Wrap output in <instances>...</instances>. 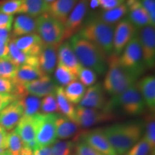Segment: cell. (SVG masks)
Here are the masks:
<instances>
[{"label":"cell","mask_w":155,"mask_h":155,"mask_svg":"<svg viewBox=\"0 0 155 155\" xmlns=\"http://www.w3.org/2000/svg\"><path fill=\"white\" fill-rule=\"evenodd\" d=\"M121 1H122V2H124H124H126V1H127V0H121Z\"/></svg>","instance_id":"obj_57"},{"label":"cell","mask_w":155,"mask_h":155,"mask_svg":"<svg viewBox=\"0 0 155 155\" xmlns=\"http://www.w3.org/2000/svg\"><path fill=\"white\" fill-rule=\"evenodd\" d=\"M119 63L125 70L139 77L146 70L138 32L127 45L119 56Z\"/></svg>","instance_id":"obj_6"},{"label":"cell","mask_w":155,"mask_h":155,"mask_svg":"<svg viewBox=\"0 0 155 155\" xmlns=\"http://www.w3.org/2000/svg\"><path fill=\"white\" fill-rule=\"evenodd\" d=\"M57 64H61L78 75L82 67L68 41L61 43L58 48Z\"/></svg>","instance_id":"obj_19"},{"label":"cell","mask_w":155,"mask_h":155,"mask_svg":"<svg viewBox=\"0 0 155 155\" xmlns=\"http://www.w3.org/2000/svg\"><path fill=\"white\" fill-rule=\"evenodd\" d=\"M74 152L75 155H104L89 146L83 140L75 143Z\"/></svg>","instance_id":"obj_42"},{"label":"cell","mask_w":155,"mask_h":155,"mask_svg":"<svg viewBox=\"0 0 155 155\" xmlns=\"http://www.w3.org/2000/svg\"><path fill=\"white\" fill-rule=\"evenodd\" d=\"M46 75L39 67L23 65L18 67L16 75L12 81L17 87L23 86L25 83L40 78Z\"/></svg>","instance_id":"obj_25"},{"label":"cell","mask_w":155,"mask_h":155,"mask_svg":"<svg viewBox=\"0 0 155 155\" xmlns=\"http://www.w3.org/2000/svg\"><path fill=\"white\" fill-rule=\"evenodd\" d=\"M57 114H39L38 124L35 137V149L39 147L51 146L57 141L55 127Z\"/></svg>","instance_id":"obj_8"},{"label":"cell","mask_w":155,"mask_h":155,"mask_svg":"<svg viewBox=\"0 0 155 155\" xmlns=\"http://www.w3.org/2000/svg\"><path fill=\"white\" fill-rule=\"evenodd\" d=\"M12 40L19 50L30 56H38L44 45L42 39L37 33L13 38Z\"/></svg>","instance_id":"obj_20"},{"label":"cell","mask_w":155,"mask_h":155,"mask_svg":"<svg viewBox=\"0 0 155 155\" xmlns=\"http://www.w3.org/2000/svg\"><path fill=\"white\" fill-rule=\"evenodd\" d=\"M152 150L154 149L151 148L148 142L144 138H142L124 155H149Z\"/></svg>","instance_id":"obj_41"},{"label":"cell","mask_w":155,"mask_h":155,"mask_svg":"<svg viewBox=\"0 0 155 155\" xmlns=\"http://www.w3.org/2000/svg\"><path fill=\"white\" fill-rule=\"evenodd\" d=\"M89 5H90L91 8L95 9L99 7V0H90Z\"/></svg>","instance_id":"obj_52"},{"label":"cell","mask_w":155,"mask_h":155,"mask_svg":"<svg viewBox=\"0 0 155 155\" xmlns=\"http://www.w3.org/2000/svg\"><path fill=\"white\" fill-rule=\"evenodd\" d=\"M86 88L79 81L69 83L64 88V93L67 99L72 104H79L84 96Z\"/></svg>","instance_id":"obj_31"},{"label":"cell","mask_w":155,"mask_h":155,"mask_svg":"<svg viewBox=\"0 0 155 155\" xmlns=\"http://www.w3.org/2000/svg\"><path fill=\"white\" fill-rule=\"evenodd\" d=\"M36 32L45 44L60 45L63 42L64 25L47 13L36 18Z\"/></svg>","instance_id":"obj_7"},{"label":"cell","mask_w":155,"mask_h":155,"mask_svg":"<svg viewBox=\"0 0 155 155\" xmlns=\"http://www.w3.org/2000/svg\"><path fill=\"white\" fill-rule=\"evenodd\" d=\"M101 129L116 154L124 155L141 139L144 131V123L141 121L122 122Z\"/></svg>","instance_id":"obj_1"},{"label":"cell","mask_w":155,"mask_h":155,"mask_svg":"<svg viewBox=\"0 0 155 155\" xmlns=\"http://www.w3.org/2000/svg\"><path fill=\"white\" fill-rule=\"evenodd\" d=\"M114 25L106 24L94 16L83 23L77 34L96 45L108 58L114 54Z\"/></svg>","instance_id":"obj_3"},{"label":"cell","mask_w":155,"mask_h":155,"mask_svg":"<svg viewBox=\"0 0 155 155\" xmlns=\"http://www.w3.org/2000/svg\"><path fill=\"white\" fill-rule=\"evenodd\" d=\"M128 12V7L125 3L118 6L115 8L106 10L96 15V17L106 24L114 25L116 22H119L125 15Z\"/></svg>","instance_id":"obj_30"},{"label":"cell","mask_w":155,"mask_h":155,"mask_svg":"<svg viewBox=\"0 0 155 155\" xmlns=\"http://www.w3.org/2000/svg\"><path fill=\"white\" fill-rule=\"evenodd\" d=\"M81 139L104 155H118L101 129H95L83 134Z\"/></svg>","instance_id":"obj_14"},{"label":"cell","mask_w":155,"mask_h":155,"mask_svg":"<svg viewBox=\"0 0 155 155\" xmlns=\"http://www.w3.org/2000/svg\"><path fill=\"white\" fill-rule=\"evenodd\" d=\"M127 13L129 14L128 19L137 29H140L148 25H152L148 13L144 9L139 0H135L128 6Z\"/></svg>","instance_id":"obj_24"},{"label":"cell","mask_w":155,"mask_h":155,"mask_svg":"<svg viewBox=\"0 0 155 155\" xmlns=\"http://www.w3.org/2000/svg\"><path fill=\"white\" fill-rule=\"evenodd\" d=\"M9 55V42L0 41V60L7 59Z\"/></svg>","instance_id":"obj_49"},{"label":"cell","mask_w":155,"mask_h":155,"mask_svg":"<svg viewBox=\"0 0 155 155\" xmlns=\"http://www.w3.org/2000/svg\"><path fill=\"white\" fill-rule=\"evenodd\" d=\"M12 29L0 28V41L9 42L12 39Z\"/></svg>","instance_id":"obj_48"},{"label":"cell","mask_w":155,"mask_h":155,"mask_svg":"<svg viewBox=\"0 0 155 155\" xmlns=\"http://www.w3.org/2000/svg\"><path fill=\"white\" fill-rule=\"evenodd\" d=\"M7 150V132L0 134V153Z\"/></svg>","instance_id":"obj_51"},{"label":"cell","mask_w":155,"mask_h":155,"mask_svg":"<svg viewBox=\"0 0 155 155\" xmlns=\"http://www.w3.org/2000/svg\"><path fill=\"white\" fill-rule=\"evenodd\" d=\"M40 113L43 114H58L60 113L55 93L45 96L40 101Z\"/></svg>","instance_id":"obj_35"},{"label":"cell","mask_w":155,"mask_h":155,"mask_svg":"<svg viewBox=\"0 0 155 155\" xmlns=\"http://www.w3.org/2000/svg\"><path fill=\"white\" fill-rule=\"evenodd\" d=\"M149 155H155V149H154V150H152L151 152H150V154H149Z\"/></svg>","instance_id":"obj_54"},{"label":"cell","mask_w":155,"mask_h":155,"mask_svg":"<svg viewBox=\"0 0 155 155\" xmlns=\"http://www.w3.org/2000/svg\"><path fill=\"white\" fill-rule=\"evenodd\" d=\"M18 98L19 97L16 94L0 93V112L2 111L4 108L9 106L12 102H14L15 101L18 99Z\"/></svg>","instance_id":"obj_45"},{"label":"cell","mask_w":155,"mask_h":155,"mask_svg":"<svg viewBox=\"0 0 155 155\" xmlns=\"http://www.w3.org/2000/svg\"><path fill=\"white\" fill-rule=\"evenodd\" d=\"M58 86L55 81L50 75H45L40 78L23 85L27 94L38 97L39 98L55 94Z\"/></svg>","instance_id":"obj_15"},{"label":"cell","mask_w":155,"mask_h":155,"mask_svg":"<svg viewBox=\"0 0 155 155\" xmlns=\"http://www.w3.org/2000/svg\"><path fill=\"white\" fill-rule=\"evenodd\" d=\"M144 135L143 137L152 149L155 147V121L152 113L147 117L146 124H144Z\"/></svg>","instance_id":"obj_38"},{"label":"cell","mask_w":155,"mask_h":155,"mask_svg":"<svg viewBox=\"0 0 155 155\" xmlns=\"http://www.w3.org/2000/svg\"><path fill=\"white\" fill-rule=\"evenodd\" d=\"M6 132H7V131L5 130V129H4V128L2 127L1 125H0V134H2V133H6Z\"/></svg>","instance_id":"obj_53"},{"label":"cell","mask_w":155,"mask_h":155,"mask_svg":"<svg viewBox=\"0 0 155 155\" xmlns=\"http://www.w3.org/2000/svg\"><path fill=\"white\" fill-rule=\"evenodd\" d=\"M22 0H2L0 1V12L6 15H20Z\"/></svg>","instance_id":"obj_37"},{"label":"cell","mask_w":155,"mask_h":155,"mask_svg":"<svg viewBox=\"0 0 155 155\" xmlns=\"http://www.w3.org/2000/svg\"><path fill=\"white\" fill-rule=\"evenodd\" d=\"M17 88L14 81L11 79L0 77V93L16 94Z\"/></svg>","instance_id":"obj_43"},{"label":"cell","mask_w":155,"mask_h":155,"mask_svg":"<svg viewBox=\"0 0 155 155\" xmlns=\"http://www.w3.org/2000/svg\"><path fill=\"white\" fill-rule=\"evenodd\" d=\"M13 21H14V16L6 15L0 12V28L12 29Z\"/></svg>","instance_id":"obj_47"},{"label":"cell","mask_w":155,"mask_h":155,"mask_svg":"<svg viewBox=\"0 0 155 155\" xmlns=\"http://www.w3.org/2000/svg\"><path fill=\"white\" fill-rule=\"evenodd\" d=\"M48 4L45 0H22L20 14L37 18L47 12Z\"/></svg>","instance_id":"obj_28"},{"label":"cell","mask_w":155,"mask_h":155,"mask_svg":"<svg viewBox=\"0 0 155 155\" xmlns=\"http://www.w3.org/2000/svg\"><path fill=\"white\" fill-rule=\"evenodd\" d=\"M116 109L130 116L141 115L145 111L146 105L137 88V83L121 94L112 96L111 100L107 101L103 110L115 114L114 111Z\"/></svg>","instance_id":"obj_5"},{"label":"cell","mask_w":155,"mask_h":155,"mask_svg":"<svg viewBox=\"0 0 155 155\" xmlns=\"http://www.w3.org/2000/svg\"><path fill=\"white\" fill-rule=\"evenodd\" d=\"M0 155H9L8 153H7V151H6L5 152H2V153H0Z\"/></svg>","instance_id":"obj_56"},{"label":"cell","mask_w":155,"mask_h":155,"mask_svg":"<svg viewBox=\"0 0 155 155\" xmlns=\"http://www.w3.org/2000/svg\"><path fill=\"white\" fill-rule=\"evenodd\" d=\"M24 147L22 139L15 129L7 132V151L9 155H20Z\"/></svg>","instance_id":"obj_34"},{"label":"cell","mask_w":155,"mask_h":155,"mask_svg":"<svg viewBox=\"0 0 155 155\" xmlns=\"http://www.w3.org/2000/svg\"><path fill=\"white\" fill-rule=\"evenodd\" d=\"M55 71V81L61 86H66L69 83L78 80L76 75L61 64H57Z\"/></svg>","instance_id":"obj_33"},{"label":"cell","mask_w":155,"mask_h":155,"mask_svg":"<svg viewBox=\"0 0 155 155\" xmlns=\"http://www.w3.org/2000/svg\"><path fill=\"white\" fill-rule=\"evenodd\" d=\"M115 118V114L104 110L86 108L79 105L75 108V123L82 127H90L111 121Z\"/></svg>","instance_id":"obj_9"},{"label":"cell","mask_w":155,"mask_h":155,"mask_svg":"<svg viewBox=\"0 0 155 155\" xmlns=\"http://www.w3.org/2000/svg\"><path fill=\"white\" fill-rule=\"evenodd\" d=\"M139 2L148 13L151 22L155 26V0H139Z\"/></svg>","instance_id":"obj_44"},{"label":"cell","mask_w":155,"mask_h":155,"mask_svg":"<svg viewBox=\"0 0 155 155\" xmlns=\"http://www.w3.org/2000/svg\"><path fill=\"white\" fill-rule=\"evenodd\" d=\"M12 30V39L36 33V18L20 14L14 18Z\"/></svg>","instance_id":"obj_22"},{"label":"cell","mask_w":155,"mask_h":155,"mask_svg":"<svg viewBox=\"0 0 155 155\" xmlns=\"http://www.w3.org/2000/svg\"><path fill=\"white\" fill-rule=\"evenodd\" d=\"M39 114L33 116H22L15 130L18 134L25 146L35 150L36 147L35 137L38 124Z\"/></svg>","instance_id":"obj_13"},{"label":"cell","mask_w":155,"mask_h":155,"mask_svg":"<svg viewBox=\"0 0 155 155\" xmlns=\"http://www.w3.org/2000/svg\"><path fill=\"white\" fill-rule=\"evenodd\" d=\"M106 92L101 83H95L86 91L79 106L103 110L106 105Z\"/></svg>","instance_id":"obj_17"},{"label":"cell","mask_w":155,"mask_h":155,"mask_svg":"<svg viewBox=\"0 0 155 155\" xmlns=\"http://www.w3.org/2000/svg\"><path fill=\"white\" fill-rule=\"evenodd\" d=\"M88 9V0H78L64 24L63 41L76 35L83 24Z\"/></svg>","instance_id":"obj_11"},{"label":"cell","mask_w":155,"mask_h":155,"mask_svg":"<svg viewBox=\"0 0 155 155\" xmlns=\"http://www.w3.org/2000/svg\"><path fill=\"white\" fill-rule=\"evenodd\" d=\"M24 114L22 104L17 99L0 112V125L6 131H12L17 127Z\"/></svg>","instance_id":"obj_16"},{"label":"cell","mask_w":155,"mask_h":155,"mask_svg":"<svg viewBox=\"0 0 155 155\" xmlns=\"http://www.w3.org/2000/svg\"><path fill=\"white\" fill-rule=\"evenodd\" d=\"M45 1L46 2V3H48V4H50V3L53 2L55 1V0H45Z\"/></svg>","instance_id":"obj_55"},{"label":"cell","mask_w":155,"mask_h":155,"mask_svg":"<svg viewBox=\"0 0 155 155\" xmlns=\"http://www.w3.org/2000/svg\"><path fill=\"white\" fill-rule=\"evenodd\" d=\"M7 59L14 63L17 67L23 65L39 67L38 56H30L19 50L14 42L12 40L9 42V55Z\"/></svg>","instance_id":"obj_27"},{"label":"cell","mask_w":155,"mask_h":155,"mask_svg":"<svg viewBox=\"0 0 155 155\" xmlns=\"http://www.w3.org/2000/svg\"><path fill=\"white\" fill-rule=\"evenodd\" d=\"M137 88L142 96L146 107L152 113L155 110V78L154 75H147L137 83Z\"/></svg>","instance_id":"obj_23"},{"label":"cell","mask_w":155,"mask_h":155,"mask_svg":"<svg viewBox=\"0 0 155 155\" xmlns=\"http://www.w3.org/2000/svg\"><path fill=\"white\" fill-rule=\"evenodd\" d=\"M124 4L121 0H99V7L104 11L114 9Z\"/></svg>","instance_id":"obj_46"},{"label":"cell","mask_w":155,"mask_h":155,"mask_svg":"<svg viewBox=\"0 0 155 155\" xmlns=\"http://www.w3.org/2000/svg\"><path fill=\"white\" fill-rule=\"evenodd\" d=\"M55 127L57 138L67 139L77 134L79 126L68 118L61 114H58L55 120Z\"/></svg>","instance_id":"obj_26"},{"label":"cell","mask_w":155,"mask_h":155,"mask_svg":"<svg viewBox=\"0 0 155 155\" xmlns=\"http://www.w3.org/2000/svg\"><path fill=\"white\" fill-rule=\"evenodd\" d=\"M78 79L85 86H91L96 83L97 81V74L91 69L81 67L78 73Z\"/></svg>","instance_id":"obj_40"},{"label":"cell","mask_w":155,"mask_h":155,"mask_svg":"<svg viewBox=\"0 0 155 155\" xmlns=\"http://www.w3.org/2000/svg\"><path fill=\"white\" fill-rule=\"evenodd\" d=\"M68 42L83 67L91 69L98 75L105 74L108 68L107 57L96 45L78 34Z\"/></svg>","instance_id":"obj_2"},{"label":"cell","mask_w":155,"mask_h":155,"mask_svg":"<svg viewBox=\"0 0 155 155\" xmlns=\"http://www.w3.org/2000/svg\"><path fill=\"white\" fill-rule=\"evenodd\" d=\"M22 104L24 114L23 116H33L39 113L40 108V100L38 97L26 94L20 98Z\"/></svg>","instance_id":"obj_32"},{"label":"cell","mask_w":155,"mask_h":155,"mask_svg":"<svg viewBox=\"0 0 155 155\" xmlns=\"http://www.w3.org/2000/svg\"><path fill=\"white\" fill-rule=\"evenodd\" d=\"M78 0H55L48 4L47 14L64 25Z\"/></svg>","instance_id":"obj_21"},{"label":"cell","mask_w":155,"mask_h":155,"mask_svg":"<svg viewBox=\"0 0 155 155\" xmlns=\"http://www.w3.org/2000/svg\"><path fill=\"white\" fill-rule=\"evenodd\" d=\"M55 96L60 113H61L62 115L75 122V108L73 106V104H71L67 99L65 93H64V87H57L55 91Z\"/></svg>","instance_id":"obj_29"},{"label":"cell","mask_w":155,"mask_h":155,"mask_svg":"<svg viewBox=\"0 0 155 155\" xmlns=\"http://www.w3.org/2000/svg\"><path fill=\"white\" fill-rule=\"evenodd\" d=\"M75 143L73 141H58L51 145L52 155H72Z\"/></svg>","instance_id":"obj_36"},{"label":"cell","mask_w":155,"mask_h":155,"mask_svg":"<svg viewBox=\"0 0 155 155\" xmlns=\"http://www.w3.org/2000/svg\"><path fill=\"white\" fill-rule=\"evenodd\" d=\"M138 35L146 69L155 65V30L152 25L143 27L138 30Z\"/></svg>","instance_id":"obj_10"},{"label":"cell","mask_w":155,"mask_h":155,"mask_svg":"<svg viewBox=\"0 0 155 155\" xmlns=\"http://www.w3.org/2000/svg\"><path fill=\"white\" fill-rule=\"evenodd\" d=\"M33 155H52L51 146L36 148L33 150Z\"/></svg>","instance_id":"obj_50"},{"label":"cell","mask_w":155,"mask_h":155,"mask_svg":"<svg viewBox=\"0 0 155 155\" xmlns=\"http://www.w3.org/2000/svg\"><path fill=\"white\" fill-rule=\"evenodd\" d=\"M18 67L8 59L0 60V77L8 79H14Z\"/></svg>","instance_id":"obj_39"},{"label":"cell","mask_w":155,"mask_h":155,"mask_svg":"<svg viewBox=\"0 0 155 155\" xmlns=\"http://www.w3.org/2000/svg\"><path fill=\"white\" fill-rule=\"evenodd\" d=\"M59 45L45 44L38 55L39 68L46 75H50L55 71L58 61V48Z\"/></svg>","instance_id":"obj_18"},{"label":"cell","mask_w":155,"mask_h":155,"mask_svg":"<svg viewBox=\"0 0 155 155\" xmlns=\"http://www.w3.org/2000/svg\"><path fill=\"white\" fill-rule=\"evenodd\" d=\"M138 29L131 24L128 18L121 19L114 28L113 51L116 55L120 56L127 45L138 32Z\"/></svg>","instance_id":"obj_12"},{"label":"cell","mask_w":155,"mask_h":155,"mask_svg":"<svg viewBox=\"0 0 155 155\" xmlns=\"http://www.w3.org/2000/svg\"><path fill=\"white\" fill-rule=\"evenodd\" d=\"M108 68L103 83L105 92L112 96L119 95L135 84L137 75L127 71L119 63V56L112 54L107 58Z\"/></svg>","instance_id":"obj_4"}]
</instances>
